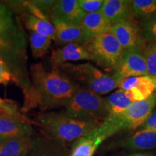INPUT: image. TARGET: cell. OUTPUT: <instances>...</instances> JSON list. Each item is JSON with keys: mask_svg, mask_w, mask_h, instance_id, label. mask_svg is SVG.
<instances>
[{"mask_svg": "<svg viewBox=\"0 0 156 156\" xmlns=\"http://www.w3.org/2000/svg\"><path fill=\"white\" fill-rule=\"evenodd\" d=\"M77 0L56 1L51 9L48 17L52 24L63 23L69 25H80L85 16Z\"/></svg>", "mask_w": 156, "mask_h": 156, "instance_id": "30bf717a", "label": "cell"}, {"mask_svg": "<svg viewBox=\"0 0 156 156\" xmlns=\"http://www.w3.org/2000/svg\"><path fill=\"white\" fill-rule=\"evenodd\" d=\"M64 108L66 116L77 119L103 122L109 115L102 95L81 87H78Z\"/></svg>", "mask_w": 156, "mask_h": 156, "instance_id": "8992f818", "label": "cell"}, {"mask_svg": "<svg viewBox=\"0 0 156 156\" xmlns=\"http://www.w3.org/2000/svg\"><path fill=\"white\" fill-rule=\"evenodd\" d=\"M102 123L95 120L77 119L66 116L63 112H56L40 114L37 117V122H34L45 135L68 146L95 131Z\"/></svg>", "mask_w": 156, "mask_h": 156, "instance_id": "3957f363", "label": "cell"}, {"mask_svg": "<svg viewBox=\"0 0 156 156\" xmlns=\"http://www.w3.org/2000/svg\"><path fill=\"white\" fill-rule=\"evenodd\" d=\"M33 2H34L35 5H36L44 15H46V16L48 17L51 9H52V7H54V5H55L56 1H51V0H49V1L37 0L36 1V0H35V1Z\"/></svg>", "mask_w": 156, "mask_h": 156, "instance_id": "f546056e", "label": "cell"}, {"mask_svg": "<svg viewBox=\"0 0 156 156\" xmlns=\"http://www.w3.org/2000/svg\"><path fill=\"white\" fill-rule=\"evenodd\" d=\"M116 147L127 151H148L156 147V132L140 129L116 143Z\"/></svg>", "mask_w": 156, "mask_h": 156, "instance_id": "9a60e30c", "label": "cell"}, {"mask_svg": "<svg viewBox=\"0 0 156 156\" xmlns=\"http://www.w3.org/2000/svg\"><path fill=\"white\" fill-rule=\"evenodd\" d=\"M30 45L34 57L41 58L48 53L51 45V39L36 33H31Z\"/></svg>", "mask_w": 156, "mask_h": 156, "instance_id": "603a6c76", "label": "cell"}, {"mask_svg": "<svg viewBox=\"0 0 156 156\" xmlns=\"http://www.w3.org/2000/svg\"><path fill=\"white\" fill-rule=\"evenodd\" d=\"M103 136H95L91 134L80 138L70 147L69 156H93L96 150L106 140Z\"/></svg>", "mask_w": 156, "mask_h": 156, "instance_id": "ac0fdd59", "label": "cell"}, {"mask_svg": "<svg viewBox=\"0 0 156 156\" xmlns=\"http://www.w3.org/2000/svg\"><path fill=\"white\" fill-rule=\"evenodd\" d=\"M141 29L147 43H156V14L142 20Z\"/></svg>", "mask_w": 156, "mask_h": 156, "instance_id": "484cf974", "label": "cell"}, {"mask_svg": "<svg viewBox=\"0 0 156 156\" xmlns=\"http://www.w3.org/2000/svg\"><path fill=\"white\" fill-rule=\"evenodd\" d=\"M125 156H156V154L151 152H138V153H130Z\"/></svg>", "mask_w": 156, "mask_h": 156, "instance_id": "1f68e13d", "label": "cell"}, {"mask_svg": "<svg viewBox=\"0 0 156 156\" xmlns=\"http://www.w3.org/2000/svg\"><path fill=\"white\" fill-rule=\"evenodd\" d=\"M32 123L25 116H0V138L32 134Z\"/></svg>", "mask_w": 156, "mask_h": 156, "instance_id": "2e32d148", "label": "cell"}, {"mask_svg": "<svg viewBox=\"0 0 156 156\" xmlns=\"http://www.w3.org/2000/svg\"><path fill=\"white\" fill-rule=\"evenodd\" d=\"M104 99L108 109V116H114L124 112L134 103L126 96L124 90L119 89L104 98Z\"/></svg>", "mask_w": 156, "mask_h": 156, "instance_id": "7402d4cb", "label": "cell"}, {"mask_svg": "<svg viewBox=\"0 0 156 156\" xmlns=\"http://www.w3.org/2000/svg\"><path fill=\"white\" fill-rule=\"evenodd\" d=\"M56 67L79 87L98 95H106L118 88V80L114 75L103 73L89 63H64Z\"/></svg>", "mask_w": 156, "mask_h": 156, "instance_id": "5b68a950", "label": "cell"}, {"mask_svg": "<svg viewBox=\"0 0 156 156\" xmlns=\"http://www.w3.org/2000/svg\"><path fill=\"white\" fill-rule=\"evenodd\" d=\"M27 40L18 17L0 2V57L10 71L12 80L22 89L25 113L40 107L41 101L31 83L27 64Z\"/></svg>", "mask_w": 156, "mask_h": 156, "instance_id": "6da1fadb", "label": "cell"}, {"mask_svg": "<svg viewBox=\"0 0 156 156\" xmlns=\"http://www.w3.org/2000/svg\"><path fill=\"white\" fill-rule=\"evenodd\" d=\"M32 134L0 138V156H28Z\"/></svg>", "mask_w": 156, "mask_h": 156, "instance_id": "e0dca14e", "label": "cell"}, {"mask_svg": "<svg viewBox=\"0 0 156 156\" xmlns=\"http://www.w3.org/2000/svg\"><path fill=\"white\" fill-rule=\"evenodd\" d=\"M80 25L93 38L109 32L112 26L101 12L85 14Z\"/></svg>", "mask_w": 156, "mask_h": 156, "instance_id": "ffe728a7", "label": "cell"}, {"mask_svg": "<svg viewBox=\"0 0 156 156\" xmlns=\"http://www.w3.org/2000/svg\"><path fill=\"white\" fill-rule=\"evenodd\" d=\"M118 88L122 90H136L141 93L144 99L147 98L156 92L153 80L146 75L119 80L118 81Z\"/></svg>", "mask_w": 156, "mask_h": 156, "instance_id": "d6986e66", "label": "cell"}, {"mask_svg": "<svg viewBox=\"0 0 156 156\" xmlns=\"http://www.w3.org/2000/svg\"><path fill=\"white\" fill-rule=\"evenodd\" d=\"M24 116L19 112L18 107L15 101L0 98V116Z\"/></svg>", "mask_w": 156, "mask_h": 156, "instance_id": "4316f807", "label": "cell"}, {"mask_svg": "<svg viewBox=\"0 0 156 156\" xmlns=\"http://www.w3.org/2000/svg\"><path fill=\"white\" fill-rule=\"evenodd\" d=\"M110 31L125 51L143 53L148 44L141 28L132 21L112 25Z\"/></svg>", "mask_w": 156, "mask_h": 156, "instance_id": "ba28073f", "label": "cell"}, {"mask_svg": "<svg viewBox=\"0 0 156 156\" xmlns=\"http://www.w3.org/2000/svg\"><path fill=\"white\" fill-rule=\"evenodd\" d=\"M12 80L11 73L3 59L0 57V85H7Z\"/></svg>", "mask_w": 156, "mask_h": 156, "instance_id": "f1b7e54d", "label": "cell"}, {"mask_svg": "<svg viewBox=\"0 0 156 156\" xmlns=\"http://www.w3.org/2000/svg\"><path fill=\"white\" fill-rule=\"evenodd\" d=\"M30 77L42 110L65 107L79 87L56 66L47 71L41 63L31 64Z\"/></svg>", "mask_w": 156, "mask_h": 156, "instance_id": "7a4b0ae2", "label": "cell"}, {"mask_svg": "<svg viewBox=\"0 0 156 156\" xmlns=\"http://www.w3.org/2000/svg\"><path fill=\"white\" fill-rule=\"evenodd\" d=\"M155 107L156 92L145 100L134 102L124 112L108 116L93 134L96 136H103L107 139L122 130L140 128Z\"/></svg>", "mask_w": 156, "mask_h": 156, "instance_id": "277c9868", "label": "cell"}, {"mask_svg": "<svg viewBox=\"0 0 156 156\" xmlns=\"http://www.w3.org/2000/svg\"><path fill=\"white\" fill-rule=\"evenodd\" d=\"M104 2L105 0H78L80 7L85 14L100 12Z\"/></svg>", "mask_w": 156, "mask_h": 156, "instance_id": "83f0119b", "label": "cell"}, {"mask_svg": "<svg viewBox=\"0 0 156 156\" xmlns=\"http://www.w3.org/2000/svg\"><path fill=\"white\" fill-rule=\"evenodd\" d=\"M82 60H92L93 56L90 48L80 44H71L54 50L51 56V62L54 66Z\"/></svg>", "mask_w": 156, "mask_h": 156, "instance_id": "4fadbf2b", "label": "cell"}, {"mask_svg": "<svg viewBox=\"0 0 156 156\" xmlns=\"http://www.w3.org/2000/svg\"><path fill=\"white\" fill-rule=\"evenodd\" d=\"M93 61L106 70L115 72L122 62L125 50L111 31L98 35L90 45Z\"/></svg>", "mask_w": 156, "mask_h": 156, "instance_id": "52a82bcc", "label": "cell"}, {"mask_svg": "<svg viewBox=\"0 0 156 156\" xmlns=\"http://www.w3.org/2000/svg\"><path fill=\"white\" fill-rule=\"evenodd\" d=\"M53 25L55 28L54 41L58 46L76 44L87 46L90 49V45L94 38L80 25H69L63 23H55Z\"/></svg>", "mask_w": 156, "mask_h": 156, "instance_id": "9c48e42d", "label": "cell"}, {"mask_svg": "<svg viewBox=\"0 0 156 156\" xmlns=\"http://www.w3.org/2000/svg\"><path fill=\"white\" fill-rule=\"evenodd\" d=\"M69 146L43 134L32 138L28 156H69Z\"/></svg>", "mask_w": 156, "mask_h": 156, "instance_id": "7c38bea8", "label": "cell"}, {"mask_svg": "<svg viewBox=\"0 0 156 156\" xmlns=\"http://www.w3.org/2000/svg\"><path fill=\"white\" fill-rule=\"evenodd\" d=\"M131 5L134 16L142 20L156 14V0H133Z\"/></svg>", "mask_w": 156, "mask_h": 156, "instance_id": "cb8c5ba5", "label": "cell"}, {"mask_svg": "<svg viewBox=\"0 0 156 156\" xmlns=\"http://www.w3.org/2000/svg\"><path fill=\"white\" fill-rule=\"evenodd\" d=\"M117 80L139 76H147V69L143 54L136 51H125L121 63L113 73Z\"/></svg>", "mask_w": 156, "mask_h": 156, "instance_id": "8fae6325", "label": "cell"}, {"mask_svg": "<svg viewBox=\"0 0 156 156\" xmlns=\"http://www.w3.org/2000/svg\"><path fill=\"white\" fill-rule=\"evenodd\" d=\"M112 25L130 21L134 16L131 1L105 0L100 11Z\"/></svg>", "mask_w": 156, "mask_h": 156, "instance_id": "5bb4252c", "label": "cell"}, {"mask_svg": "<svg viewBox=\"0 0 156 156\" xmlns=\"http://www.w3.org/2000/svg\"><path fill=\"white\" fill-rule=\"evenodd\" d=\"M140 128V129H149L156 132V110L151 113Z\"/></svg>", "mask_w": 156, "mask_h": 156, "instance_id": "4dcf8cb0", "label": "cell"}, {"mask_svg": "<svg viewBox=\"0 0 156 156\" xmlns=\"http://www.w3.org/2000/svg\"><path fill=\"white\" fill-rule=\"evenodd\" d=\"M22 17L28 30L54 40L55 28L50 20H43L30 14H25L23 15Z\"/></svg>", "mask_w": 156, "mask_h": 156, "instance_id": "44dd1931", "label": "cell"}, {"mask_svg": "<svg viewBox=\"0 0 156 156\" xmlns=\"http://www.w3.org/2000/svg\"><path fill=\"white\" fill-rule=\"evenodd\" d=\"M147 69V76L151 77L156 90V43H148L143 51Z\"/></svg>", "mask_w": 156, "mask_h": 156, "instance_id": "d4e9b609", "label": "cell"}]
</instances>
